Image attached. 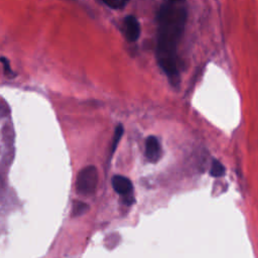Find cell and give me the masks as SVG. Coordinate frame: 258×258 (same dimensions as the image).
Returning <instances> with one entry per match:
<instances>
[{"label":"cell","instance_id":"6da1fadb","mask_svg":"<svg viewBox=\"0 0 258 258\" xmlns=\"http://www.w3.org/2000/svg\"><path fill=\"white\" fill-rule=\"evenodd\" d=\"M179 3L168 0L158 12L156 58L160 68L173 83L178 77L176 47L186 21V10Z\"/></svg>","mask_w":258,"mask_h":258},{"label":"cell","instance_id":"7a4b0ae2","mask_svg":"<svg viewBox=\"0 0 258 258\" xmlns=\"http://www.w3.org/2000/svg\"><path fill=\"white\" fill-rule=\"evenodd\" d=\"M98 184V170L94 165L84 167L77 177V190L84 196L92 195Z\"/></svg>","mask_w":258,"mask_h":258},{"label":"cell","instance_id":"3957f363","mask_svg":"<svg viewBox=\"0 0 258 258\" xmlns=\"http://www.w3.org/2000/svg\"><path fill=\"white\" fill-rule=\"evenodd\" d=\"M162 154L161 145L155 136H149L145 143V155L151 163H156Z\"/></svg>","mask_w":258,"mask_h":258},{"label":"cell","instance_id":"277c9868","mask_svg":"<svg viewBox=\"0 0 258 258\" xmlns=\"http://www.w3.org/2000/svg\"><path fill=\"white\" fill-rule=\"evenodd\" d=\"M112 186L114 190L122 197L131 196L133 191V184L131 180L123 175H114L112 177Z\"/></svg>","mask_w":258,"mask_h":258},{"label":"cell","instance_id":"5b68a950","mask_svg":"<svg viewBox=\"0 0 258 258\" xmlns=\"http://www.w3.org/2000/svg\"><path fill=\"white\" fill-rule=\"evenodd\" d=\"M125 29L126 36L130 41H135L140 35V25L138 20L133 16L129 15L125 18Z\"/></svg>","mask_w":258,"mask_h":258},{"label":"cell","instance_id":"8992f818","mask_svg":"<svg viewBox=\"0 0 258 258\" xmlns=\"http://www.w3.org/2000/svg\"><path fill=\"white\" fill-rule=\"evenodd\" d=\"M225 173V167L224 165L217 159H214L210 168V175L214 177H220L224 175Z\"/></svg>","mask_w":258,"mask_h":258},{"label":"cell","instance_id":"52a82bcc","mask_svg":"<svg viewBox=\"0 0 258 258\" xmlns=\"http://www.w3.org/2000/svg\"><path fill=\"white\" fill-rule=\"evenodd\" d=\"M123 132H124V128L121 124H119L116 128H115V132H114V137H113V142H112V147H111V150L112 152L115 151L122 135H123Z\"/></svg>","mask_w":258,"mask_h":258},{"label":"cell","instance_id":"ba28073f","mask_svg":"<svg viewBox=\"0 0 258 258\" xmlns=\"http://www.w3.org/2000/svg\"><path fill=\"white\" fill-rule=\"evenodd\" d=\"M88 210V205L82 202H76L74 204V209H73V216H80L84 214Z\"/></svg>","mask_w":258,"mask_h":258},{"label":"cell","instance_id":"9c48e42d","mask_svg":"<svg viewBox=\"0 0 258 258\" xmlns=\"http://www.w3.org/2000/svg\"><path fill=\"white\" fill-rule=\"evenodd\" d=\"M106 5L111 8H121L123 7L128 0H103Z\"/></svg>","mask_w":258,"mask_h":258},{"label":"cell","instance_id":"30bf717a","mask_svg":"<svg viewBox=\"0 0 258 258\" xmlns=\"http://www.w3.org/2000/svg\"><path fill=\"white\" fill-rule=\"evenodd\" d=\"M170 1H173V2H181L182 0H170Z\"/></svg>","mask_w":258,"mask_h":258}]
</instances>
